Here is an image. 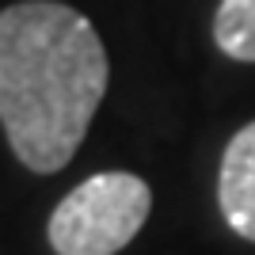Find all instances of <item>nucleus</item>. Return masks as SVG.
Listing matches in <instances>:
<instances>
[{"label":"nucleus","mask_w":255,"mask_h":255,"mask_svg":"<svg viewBox=\"0 0 255 255\" xmlns=\"http://www.w3.org/2000/svg\"><path fill=\"white\" fill-rule=\"evenodd\" d=\"M107 76L103 38L76 8L19 0L0 11V126L23 168L53 175L73 160Z\"/></svg>","instance_id":"obj_1"},{"label":"nucleus","mask_w":255,"mask_h":255,"mask_svg":"<svg viewBox=\"0 0 255 255\" xmlns=\"http://www.w3.org/2000/svg\"><path fill=\"white\" fill-rule=\"evenodd\" d=\"M152 210L149 183L129 171H99L65 194L46 236L57 255H115L141 233Z\"/></svg>","instance_id":"obj_2"},{"label":"nucleus","mask_w":255,"mask_h":255,"mask_svg":"<svg viewBox=\"0 0 255 255\" xmlns=\"http://www.w3.org/2000/svg\"><path fill=\"white\" fill-rule=\"evenodd\" d=\"M217 202L229 229L255 244V122H248L225 149Z\"/></svg>","instance_id":"obj_3"},{"label":"nucleus","mask_w":255,"mask_h":255,"mask_svg":"<svg viewBox=\"0 0 255 255\" xmlns=\"http://www.w3.org/2000/svg\"><path fill=\"white\" fill-rule=\"evenodd\" d=\"M213 42L233 61H255V0H221L213 15Z\"/></svg>","instance_id":"obj_4"}]
</instances>
